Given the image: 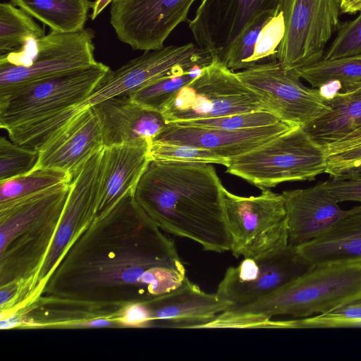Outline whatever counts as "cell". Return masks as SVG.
<instances>
[{"label":"cell","instance_id":"cell-1","mask_svg":"<svg viewBox=\"0 0 361 361\" xmlns=\"http://www.w3.org/2000/svg\"><path fill=\"white\" fill-rule=\"evenodd\" d=\"M161 231L133 196L123 199L72 243L38 300L115 312L176 289L185 268Z\"/></svg>","mask_w":361,"mask_h":361},{"label":"cell","instance_id":"cell-2","mask_svg":"<svg viewBox=\"0 0 361 361\" xmlns=\"http://www.w3.org/2000/svg\"><path fill=\"white\" fill-rule=\"evenodd\" d=\"M222 187L212 164L151 160L133 197L162 231L222 253L231 250Z\"/></svg>","mask_w":361,"mask_h":361},{"label":"cell","instance_id":"cell-3","mask_svg":"<svg viewBox=\"0 0 361 361\" xmlns=\"http://www.w3.org/2000/svg\"><path fill=\"white\" fill-rule=\"evenodd\" d=\"M71 183L0 202V286L25 283L32 303L34 284L52 245Z\"/></svg>","mask_w":361,"mask_h":361},{"label":"cell","instance_id":"cell-4","mask_svg":"<svg viewBox=\"0 0 361 361\" xmlns=\"http://www.w3.org/2000/svg\"><path fill=\"white\" fill-rule=\"evenodd\" d=\"M361 295V262L315 266L272 294L218 314L212 328L266 327L275 316L324 314Z\"/></svg>","mask_w":361,"mask_h":361},{"label":"cell","instance_id":"cell-5","mask_svg":"<svg viewBox=\"0 0 361 361\" xmlns=\"http://www.w3.org/2000/svg\"><path fill=\"white\" fill-rule=\"evenodd\" d=\"M327 155L300 126L229 159L226 172L262 189L283 182L314 180L326 173Z\"/></svg>","mask_w":361,"mask_h":361},{"label":"cell","instance_id":"cell-6","mask_svg":"<svg viewBox=\"0 0 361 361\" xmlns=\"http://www.w3.org/2000/svg\"><path fill=\"white\" fill-rule=\"evenodd\" d=\"M213 59L210 51L192 42L145 51L118 69H110L85 100L56 114L54 122L59 128L64 127L82 111L104 100L128 95L158 80L207 66Z\"/></svg>","mask_w":361,"mask_h":361},{"label":"cell","instance_id":"cell-7","mask_svg":"<svg viewBox=\"0 0 361 361\" xmlns=\"http://www.w3.org/2000/svg\"><path fill=\"white\" fill-rule=\"evenodd\" d=\"M94 32L51 31L20 49L0 55V90L53 78L96 64Z\"/></svg>","mask_w":361,"mask_h":361},{"label":"cell","instance_id":"cell-8","mask_svg":"<svg viewBox=\"0 0 361 361\" xmlns=\"http://www.w3.org/2000/svg\"><path fill=\"white\" fill-rule=\"evenodd\" d=\"M110 68L101 63L53 78L0 90V127L6 131L74 107Z\"/></svg>","mask_w":361,"mask_h":361},{"label":"cell","instance_id":"cell-9","mask_svg":"<svg viewBox=\"0 0 361 361\" xmlns=\"http://www.w3.org/2000/svg\"><path fill=\"white\" fill-rule=\"evenodd\" d=\"M224 216L233 255L259 258L288 245L283 197L269 189L242 197L221 188Z\"/></svg>","mask_w":361,"mask_h":361},{"label":"cell","instance_id":"cell-10","mask_svg":"<svg viewBox=\"0 0 361 361\" xmlns=\"http://www.w3.org/2000/svg\"><path fill=\"white\" fill-rule=\"evenodd\" d=\"M266 109L259 96L217 57L161 110L167 123Z\"/></svg>","mask_w":361,"mask_h":361},{"label":"cell","instance_id":"cell-11","mask_svg":"<svg viewBox=\"0 0 361 361\" xmlns=\"http://www.w3.org/2000/svg\"><path fill=\"white\" fill-rule=\"evenodd\" d=\"M281 11L284 33L277 60L295 70L322 60L341 25V0H283Z\"/></svg>","mask_w":361,"mask_h":361},{"label":"cell","instance_id":"cell-12","mask_svg":"<svg viewBox=\"0 0 361 361\" xmlns=\"http://www.w3.org/2000/svg\"><path fill=\"white\" fill-rule=\"evenodd\" d=\"M236 74L259 96L267 110L292 126L304 127L330 110L319 89L305 86L296 70L284 67L278 60Z\"/></svg>","mask_w":361,"mask_h":361},{"label":"cell","instance_id":"cell-13","mask_svg":"<svg viewBox=\"0 0 361 361\" xmlns=\"http://www.w3.org/2000/svg\"><path fill=\"white\" fill-rule=\"evenodd\" d=\"M314 267L297 247L288 245L262 257L243 258L238 265L228 267L216 294L228 302L230 308L247 305L272 294Z\"/></svg>","mask_w":361,"mask_h":361},{"label":"cell","instance_id":"cell-14","mask_svg":"<svg viewBox=\"0 0 361 361\" xmlns=\"http://www.w3.org/2000/svg\"><path fill=\"white\" fill-rule=\"evenodd\" d=\"M196 0H113L110 23L121 42L133 50L164 47L165 40L188 13Z\"/></svg>","mask_w":361,"mask_h":361},{"label":"cell","instance_id":"cell-15","mask_svg":"<svg viewBox=\"0 0 361 361\" xmlns=\"http://www.w3.org/2000/svg\"><path fill=\"white\" fill-rule=\"evenodd\" d=\"M102 151L95 154L72 179L70 190L50 251L33 287L37 301L64 253L96 219L99 202Z\"/></svg>","mask_w":361,"mask_h":361},{"label":"cell","instance_id":"cell-16","mask_svg":"<svg viewBox=\"0 0 361 361\" xmlns=\"http://www.w3.org/2000/svg\"><path fill=\"white\" fill-rule=\"evenodd\" d=\"M283 0H201L189 29L196 44L214 57L243 31L258 14L280 11Z\"/></svg>","mask_w":361,"mask_h":361},{"label":"cell","instance_id":"cell-17","mask_svg":"<svg viewBox=\"0 0 361 361\" xmlns=\"http://www.w3.org/2000/svg\"><path fill=\"white\" fill-rule=\"evenodd\" d=\"M288 245L298 247L319 235L341 218L361 210V205L344 210L332 195L328 181L304 188L285 190Z\"/></svg>","mask_w":361,"mask_h":361},{"label":"cell","instance_id":"cell-18","mask_svg":"<svg viewBox=\"0 0 361 361\" xmlns=\"http://www.w3.org/2000/svg\"><path fill=\"white\" fill-rule=\"evenodd\" d=\"M98 116L90 107L75 116L39 150L35 168H50L68 173L73 179L95 154L104 149Z\"/></svg>","mask_w":361,"mask_h":361},{"label":"cell","instance_id":"cell-19","mask_svg":"<svg viewBox=\"0 0 361 361\" xmlns=\"http://www.w3.org/2000/svg\"><path fill=\"white\" fill-rule=\"evenodd\" d=\"M293 127L282 121L268 126L238 130L168 123L153 141L202 147L230 159L248 152Z\"/></svg>","mask_w":361,"mask_h":361},{"label":"cell","instance_id":"cell-20","mask_svg":"<svg viewBox=\"0 0 361 361\" xmlns=\"http://www.w3.org/2000/svg\"><path fill=\"white\" fill-rule=\"evenodd\" d=\"M91 107L99 119L104 147L150 144L168 124L160 111L141 106L128 95Z\"/></svg>","mask_w":361,"mask_h":361},{"label":"cell","instance_id":"cell-21","mask_svg":"<svg viewBox=\"0 0 361 361\" xmlns=\"http://www.w3.org/2000/svg\"><path fill=\"white\" fill-rule=\"evenodd\" d=\"M151 326L207 328L219 314L231 307L216 293L203 291L188 279L176 289L146 304Z\"/></svg>","mask_w":361,"mask_h":361},{"label":"cell","instance_id":"cell-22","mask_svg":"<svg viewBox=\"0 0 361 361\" xmlns=\"http://www.w3.org/2000/svg\"><path fill=\"white\" fill-rule=\"evenodd\" d=\"M149 145L104 147L96 219L106 215L123 199L134 196L138 183L151 161Z\"/></svg>","mask_w":361,"mask_h":361},{"label":"cell","instance_id":"cell-23","mask_svg":"<svg viewBox=\"0 0 361 361\" xmlns=\"http://www.w3.org/2000/svg\"><path fill=\"white\" fill-rule=\"evenodd\" d=\"M297 248L315 266L361 262V210L341 218Z\"/></svg>","mask_w":361,"mask_h":361},{"label":"cell","instance_id":"cell-24","mask_svg":"<svg viewBox=\"0 0 361 361\" xmlns=\"http://www.w3.org/2000/svg\"><path fill=\"white\" fill-rule=\"evenodd\" d=\"M325 99L330 110L302 127L322 147L343 139L361 127V87L338 91Z\"/></svg>","mask_w":361,"mask_h":361},{"label":"cell","instance_id":"cell-25","mask_svg":"<svg viewBox=\"0 0 361 361\" xmlns=\"http://www.w3.org/2000/svg\"><path fill=\"white\" fill-rule=\"evenodd\" d=\"M51 31L73 32L84 29L91 7L89 0H9Z\"/></svg>","mask_w":361,"mask_h":361},{"label":"cell","instance_id":"cell-26","mask_svg":"<svg viewBox=\"0 0 361 361\" xmlns=\"http://www.w3.org/2000/svg\"><path fill=\"white\" fill-rule=\"evenodd\" d=\"M300 78L313 88L336 83L343 90L361 83V56L336 59H322L314 63L296 69Z\"/></svg>","mask_w":361,"mask_h":361},{"label":"cell","instance_id":"cell-27","mask_svg":"<svg viewBox=\"0 0 361 361\" xmlns=\"http://www.w3.org/2000/svg\"><path fill=\"white\" fill-rule=\"evenodd\" d=\"M44 35L33 18L8 2L0 4V55L20 49L28 40Z\"/></svg>","mask_w":361,"mask_h":361},{"label":"cell","instance_id":"cell-28","mask_svg":"<svg viewBox=\"0 0 361 361\" xmlns=\"http://www.w3.org/2000/svg\"><path fill=\"white\" fill-rule=\"evenodd\" d=\"M71 180V176L63 171L35 168L24 175L0 181V202L30 196Z\"/></svg>","mask_w":361,"mask_h":361},{"label":"cell","instance_id":"cell-29","mask_svg":"<svg viewBox=\"0 0 361 361\" xmlns=\"http://www.w3.org/2000/svg\"><path fill=\"white\" fill-rule=\"evenodd\" d=\"M280 11H268L255 16L221 51L218 59L233 71L252 66L255 48L261 30Z\"/></svg>","mask_w":361,"mask_h":361},{"label":"cell","instance_id":"cell-30","mask_svg":"<svg viewBox=\"0 0 361 361\" xmlns=\"http://www.w3.org/2000/svg\"><path fill=\"white\" fill-rule=\"evenodd\" d=\"M204 68H195L183 74L158 80L131 92L128 96L141 106L161 112L172 97L198 76Z\"/></svg>","mask_w":361,"mask_h":361},{"label":"cell","instance_id":"cell-31","mask_svg":"<svg viewBox=\"0 0 361 361\" xmlns=\"http://www.w3.org/2000/svg\"><path fill=\"white\" fill-rule=\"evenodd\" d=\"M151 160L216 164L226 166L229 159L207 149L184 144L152 141L149 145Z\"/></svg>","mask_w":361,"mask_h":361},{"label":"cell","instance_id":"cell-32","mask_svg":"<svg viewBox=\"0 0 361 361\" xmlns=\"http://www.w3.org/2000/svg\"><path fill=\"white\" fill-rule=\"evenodd\" d=\"M280 121L281 120L271 111L261 109L242 114L171 123L185 126L238 130L268 126L274 125Z\"/></svg>","mask_w":361,"mask_h":361},{"label":"cell","instance_id":"cell-33","mask_svg":"<svg viewBox=\"0 0 361 361\" xmlns=\"http://www.w3.org/2000/svg\"><path fill=\"white\" fill-rule=\"evenodd\" d=\"M39 152L0 137V181L24 175L35 169Z\"/></svg>","mask_w":361,"mask_h":361},{"label":"cell","instance_id":"cell-34","mask_svg":"<svg viewBox=\"0 0 361 361\" xmlns=\"http://www.w3.org/2000/svg\"><path fill=\"white\" fill-rule=\"evenodd\" d=\"M356 18L341 24L323 59L361 56V10Z\"/></svg>","mask_w":361,"mask_h":361},{"label":"cell","instance_id":"cell-35","mask_svg":"<svg viewBox=\"0 0 361 361\" xmlns=\"http://www.w3.org/2000/svg\"><path fill=\"white\" fill-rule=\"evenodd\" d=\"M284 33L283 12L275 15L262 28L258 37L252 57V64L277 60V49Z\"/></svg>","mask_w":361,"mask_h":361},{"label":"cell","instance_id":"cell-36","mask_svg":"<svg viewBox=\"0 0 361 361\" xmlns=\"http://www.w3.org/2000/svg\"><path fill=\"white\" fill-rule=\"evenodd\" d=\"M114 321L118 326L151 327V316L145 303L133 302L123 307L116 314Z\"/></svg>","mask_w":361,"mask_h":361},{"label":"cell","instance_id":"cell-37","mask_svg":"<svg viewBox=\"0 0 361 361\" xmlns=\"http://www.w3.org/2000/svg\"><path fill=\"white\" fill-rule=\"evenodd\" d=\"M329 189L337 202L361 203V178L335 176L327 180Z\"/></svg>","mask_w":361,"mask_h":361},{"label":"cell","instance_id":"cell-38","mask_svg":"<svg viewBox=\"0 0 361 361\" xmlns=\"http://www.w3.org/2000/svg\"><path fill=\"white\" fill-rule=\"evenodd\" d=\"M286 328H347L361 327V320L337 319L323 314L296 320L285 321Z\"/></svg>","mask_w":361,"mask_h":361},{"label":"cell","instance_id":"cell-39","mask_svg":"<svg viewBox=\"0 0 361 361\" xmlns=\"http://www.w3.org/2000/svg\"><path fill=\"white\" fill-rule=\"evenodd\" d=\"M361 163V144L345 151L327 156L326 173L331 178Z\"/></svg>","mask_w":361,"mask_h":361},{"label":"cell","instance_id":"cell-40","mask_svg":"<svg viewBox=\"0 0 361 361\" xmlns=\"http://www.w3.org/2000/svg\"><path fill=\"white\" fill-rule=\"evenodd\" d=\"M323 315L337 319L361 320V295Z\"/></svg>","mask_w":361,"mask_h":361},{"label":"cell","instance_id":"cell-41","mask_svg":"<svg viewBox=\"0 0 361 361\" xmlns=\"http://www.w3.org/2000/svg\"><path fill=\"white\" fill-rule=\"evenodd\" d=\"M361 144V127L343 139L323 146L327 156L336 154Z\"/></svg>","mask_w":361,"mask_h":361},{"label":"cell","instance_id":"cell-42","mask_svg":"<svg viewBox=\"0 0 361 361\" xmlns=\"http://www.w3.org/2000/svg\"><path fill=\"white\" fill-rule=\"evenodd\" d=\"M361 10V0H341L342 13L355 14Z\"/></svg>","mask_w":361,"mask_h":361},{"label":"cell","instance_id":"cell-43","mask_svg":"<svg viewBox=\"0 0 361 361\" xmlns=\"http://www.w3.org/2000/svg\"><path fill=\"white\" fill-rule=\"evenodd\" d=\"M113 0H95L91 2L92 12L90 18L92 20L96 19L98 16L105 9V8L111 4Z\"/></svg>","mask_w":361,"mask_h":361},{"label":"cell","instance_id":"cell-44","mask_svg":"<svg viewBox=\"0 0 361 361\" xmlns=\"http://www.w3.org/2000/svg\"><path fill=\"white\" fill-rule=\"evenodd\" d=\"M338 176L346 177L361 178V163L355 166L342 172Z\"/></svg>","mask_w":361,"mask_h":361},{"label":"cell","instance_id":"cell-45","mask_svg":"<svg viewBox=\"0 0 361 361\" xmlns=\"http://www.w3.org/2000/svg\"><path fill=\"white\" fill-rule=\"evenodd\" d=\"M360 87H361V83L353 85V86L350 87L349 88H348L345 90H353V89H355V88Z\"/></svg>","mask_w":361,"mask_h":361}]
</instances>
